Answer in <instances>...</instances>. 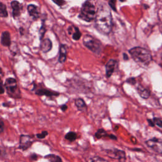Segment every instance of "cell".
<instances>
[{
    "instance_id": "obj_19",
    "label": "cell",
    "mask_w": 162,
    "mask_h": 162,
    "mask_svg": "<svg viewBox=\"0 0 162 162\" xmlns=\"http://www.w3.org/2000/svg\"><path fill=\"white\" fill-rule=\"evenodd\" d=\"M45 158L47 160H48L50 161L51 162H58V161H62V160L60 158V156H56L55 155H46Z\"/></svg>"
},
{
    "instance_id": "obj_32",
    "label": "cell",
    "mask_w": 162,
    "mask_h": 162,
    "mask_svg": "<svg viewBox=\"0 0 162 162\" xmlns=\"http://www.w3.org/2000/svg\"><path fill=\"white\" fill-rule=\"evenodd\" d=\"M3 77V70L1 69L0 68V82H2V79Z\"/></svg>"
},
{
    "instance_id": "obj_2",
    "label": "cell",
    "mask_w": 162,
    "mask_h": 162,
    "mask_svg": "<svg viewBox=\"0 0 162 162\" xmlns=\"http://www.w3.org/2000/svg\"><path fill=\"white\" fill-rule=\"evenodd\" d=\"M129 53L132 58L136 62L141 63L146 65H149L152 60V56L150 52L141 47H135L129 50Z\"/></svg>"
},
{
    "instance_id": "obj_28",
    "label": "cell",
    "mask_w": 162,
    "mask_h": 162,
    "mask_svg": "<svg viewBox=\"0 0 162 162\" xmlns=\"http://www.w3.org/2000/svg\"><path fill=\"white\" fill-rule=\"evenodd\" d=\"M4 131V122L0 119V134Z\"/></svg>"
},
{
    "instance_id": "obj_26",
    "label": "cell",
    "mask_w": 162,
    "mask_h": 162,
    "mask_svg": "<svg viewBox=\"0 0 162 162\" xmlns=\"http://www.w3.org/2000/svg\"><path fill=\"white\" fill-rule=\"evenodd\" d=\"M109 4L114 11H116V0H109Z\"/></svg>"
},
{
    "instance_id": "obj_31",
    "label": "cell",
    "mask_w": 162,
    "mask_h": 162,
    "mask_svg": "<svg viewBox=\"0 0 162 162\" xmlns=\"http://www.w3.org/2000/svg\"><path fill=\"white\" fill-rule=\"evenodd\" d=\"M60 108H61V110H62L63 112L66 111V109H67V108H68L67 106H66V104H63V105H61Z\"/></svg>"
},
{
    "instance_id": "obj_33",
    "label": "cell",
    "mask_w": 162,
    "mask_h": 162,
    "mask_svg": "<svg viewBox=\"0 0 162 162\" xmlns=\"http://www.w3.org/2000/svg\"><path fill=\"white\" fill-rule=\"evenodd\" d=\"M31 159L33 160H37V156L36 155H32V156H31Z\"/></svg>"
},
{
    "instance_id": "obj_10",
    "label": "cell",
    "mask_w": 162,
    "mask_h": 162,
    "mask_svg": "<svg viewBox=\"0 0 162 162\" xmlns=\"http://www.w3.org/2000/svg\"><path fill=\"white\" fill-rule=\"evenodd\" d=\"M117 65V61L114 60H110L108 61L106 65V75L107 77H110L114 70L115 69Z\"/></svg>"
},
{
    "instance_id": "obj_15",
    "label": "cell",
    "mask_w": 162,
    "mask_h": 162,
    "mask_svg": "<svg viewBox=\"0 0 162 162\" xmlns=\"http://www.w3.org/2000/svg\"><path fill=\"white\" fill-rule=\"evenodd\" d=\"M27 10L28 13H29L30 16L32 17V18H34L36 20V19L39 18V12H38L37 8L36 6L34 5V4H30V5H28L27 7Z\"/></svg>"
},
{
    "instance_id": "obj_8",
    "label": "cell",
    "mask_w": 162,
    "mask_h": 162,
    "mask_svg": "<svg viewBox=\"0 0 162 162\" xmlns=\"http://www.w3.org/2000/svg\"><path fill=\"white\" fill-rule=\"evenodd\" d=\"M107 154L109 156V158L118 159V160H122L126 158V154L124 151L118 150L117 149L115 150H107Z\"/></svg>"
},
{
    "instance_id": "obj_27",
    "label": "cell",
    "mask_w": 162,
    "mask_h": 162,
    "mask_svg": "<svg viewBox=\"0 0 162 162\" xmlns=\"http://www.w3.org/2000/svg\"><path fill=\"white\" fill-rule=\"evenodd\" d=\"M52 1H54L56 4H58V6H61L64 4L63 0H52Z\"/></svg>"
},
{
    "instance_id": "obj_3",
    "label": "cell",
    "mask_w": 162,
    "mask_h": 162,
    "mask_svg": "<svg viewBox=\"0 0 162 162\" xmlns=\"http://www.w3.org/2000/svg\"><path fill=\"white\" fill-rule=\"evenodd\" d=\"M96 9L94 4L90 1L85 2L81 9L79 18L85 22H91L95 19L96 15Z\"/></svg>"
},
{
    "instance_id": "obj_30",
    "label": "cell",
    "mask_w": 162,
    "mask_h": 162,
    "mask_svg": "<svg viewBox=\"0 0 162 162\" xmlns=\"http://www.w3.org/2000/svg\"><path fill=\"white\" fill-rule=\"evenodd\" d=\"M127 82L128 83H130L131 84H134L136 83V80L134 78H131V79H128V80H127Z\"/></svg>"
},
{
    "instance_id": "obj_4",
    "label": "cell",
    "mask_w": 162,
    "mask_h": 162,
    "mask_svg": "<svg viewBox=\"0 0 162 162\" xmlns=\"http://www.w3.org/2000/svg\"><path fill=\"white\" fill-rule=\"evenodd\" d=\"M83 44L90 51L96 55H100L102 51V44L96 38L90 35H85L83 39Z\"/></svg>"
},
{
    "instance_id": "obj_38",
    "label": "cell",
    "mask_w": 162,
    "mask_h": 162,
    "mask_svg": "<svg viewBox=\"0 0 162 162\" xmlns=\"http://www.w3.org/2000/svg\"><path fill=\"white\" fill-rule=\"evenodd\" d=\"M120 1H124V0H120Z\"/></svg>"
},
{
    "instance_id": "obj_34",
    "label": "cell",
    "mask_w": 162,
    "mask_h": 162,
    "mask_svg": "<svg viewBox=\"0 0 162 162\" xmlns=\"http://www.w3.org/2000/svg\"><path fill=\"white\" fill-rule=\"evenodd\" d=\"M148 122H149V123H150L151 126L153 127V126H155V123H154V122H153V120H148Z\"/></svg>"
},
{
    "instance_id": "obj_25",
    "label": "cell",
    "mask_w": 162,
    "mask_h": 162,
    "mask_svg": "<svg viewBox=\"0 0 162 162\" xmlns=\"http://www.w3.org/2000/svg\"><path fill=\"white\" fill-rule=\"evenodd\" d=\"M47 134H48V133H47V131H43L40 133V134H37L36 137L38 139H43Z\"/></svg>"
},
{
    "instance_id": "obj_16",
    "label": "cell",
    "mask_w": 162,
    "mask_h": 162,
    "mask_svg": "<svg viewBox=\"0 0 162 162\" xmlns=\"http://www.w3.org/2000/svg\"><path fill=\"white\" fill-rule=\"evenodd\" d=\"M11 5L13 9V16L14 18H17L20 15V6L19 3L17 1H13L12 2Z\"/></svg>"
},
{
    "instance_id": "obj_14",
    "label": "cell",
    "mask_w": 162,
    "mask_h": 162,
    "mask_svg": "<svg viewBox=\"0 0 162 162\" xmlns=\"http://www.w3.org/2000/svg\"><path fill=\"white\" fill-rule=\"evenodd\" d=\"M1 42L3 46L8 47L11 45V38L10 34L8 31H4L2 33Z\"/></svg>"
},
{
    "instance_id": "obj_13",
    "label": "cell",
    "mask_w": 162,
    "mask_h": 162,
    "mask_svg": "<svg viewBox=\"0 0 162 162\" xmlns=\"http://www.w3.org/2000/svg\"><path fill=\"white\" fill-rule=\"evenodd\" d=\"M69 33L70 34H72V38L75 41L79 40L82 36L79 28L75 26H71L69 28Z\"/></svg>"
},
{
    "instance_id": "obj_24",
    "label": "cell",
    "mask_w": 162,
    "mask_h": 162,
    "mask_svg": "<svg viewBox=\"0 0 162 162\" xmlns=\"http://www.w3.org/2000/svg\"><path fill=\"white\" fill-rule=\"evenodd\" d=\"M153 120L155 125H156L158 127L162 128V120H161L160 118H155Z\"/></svg>"
},
{
    "instance_id": "obj_7",
    "label": "cell",
    "mask_w": 162,
    "mask_h": 162,
    "mask_svg": "<svg viewBox=\"0 0 162 162\" xmlns=\"http://www.w3.org/2000/svg\"><path fill=\"white\" fill-rule=\"evenodd\" d=\"M33 143L31 137L27 135H21L19 142V149L26 151L29 148Z\"/></svg>"
},
{
    "instance_id": "obj_11",
    "label": "cell",
    "mask_w": 162,
    "mask_h": 162,
    "mask_svg": "<svg viewBox=\"0 0 162 162\" xmlns=\"http://www.w3.org/2000/svg\"><path fill=\"white\" fill-rule=\"evenodd\" d=\"M40 47L43 53H47L52 49V42L49 39H42Z\"/></svg>"
},
{
    "instance_id": "obj_1",
    "label": "cell",
    "mask_w": 162,
    "mask_h": 162,
    "mask_svg": "<svg viewBox=\"0 0 162 162\" xmlns=\"http://www.w3.org/2000/svg\"><path fill=\"white\" fill-rule=\"evenodd\" d=\"M95 25L97 29L103 34H108L111 32L113 22L110 9L106 5H101L98 9Z\"/></svg>"
},
{
    "instance_id": "obj_17",
    "label": "cell",
    "mask_w": 162,
    "mask_h": 162,
    "mask_svg": "<svg viewBox=\"0 0 162 162\" xmlns=\"http://www.w3.org/2000/svg\"><path fill=\"white\" fill-rule=\"evenodd\" d=\"M137 92L141 96V98L144 99H147L150 96V90L142 86L141 85H139L137 88Z\"/></svg>"
},
{
    "instance_id": "obj_6",
    "label": "cell",
    "mask_w": 162,
    "mask_h": 162,
    "mask_svg": "<svg viewBox=\"0 0 162 162\" xmlns=\"http://www.w3.org/2000/svg\"><path fill=\"white\" fill-rule=\"evenodd\" d=\"M146 144L155 152L162 154V140L158 138H153L146 142Z\"/></svg>"
},
{
    "instance_id": "obj_23",
    "label": "cell",
    "mask_w": 162,
    "mask_h": 162,
    "mask_svg": "<svg viewBox=\"0 0 162 162\" xmlns=\"http://www.w3.org/2000/svg\"><path fill=\"white\" fill-rule=\"evenodd\" d=\"M45 32H46L45 26V24L42 23V26H41V27L40 28V30H39V36H40V39L41 40H42V38H43Z\"/></svg>"
},
{
    "instance_id": "obj_35",
    "label": "cell",
    "mask_w": 162,
    "mask_h": 162,
    "mask_svg": "<svg viewBox=\"0 0 162 162\" xmlns=\"http://www.w3.org/2000/svg\"><path fill=\"white\" fill-rule=\"evenodd\" d=\"M98 160H100V161H105L104 159H102V158H99V159H93L91 160V161H98Z\"/></svg>"
},
{
    "instance_id": "obj_21",
    "label": "cell",
    "mask_w": 162,
    "mask_h": 162,
    "mask_svg": "<svg viewBox=\"0 0 162 162\" xmlns=\"http://www.w3.org/2000/svg\"><path fill=\"white\" fill-rule=\"evenodd\" d=\"M0 17H8V12L6 6L3 3H0Z\"/></svg>"
},
{
    "instance_id": "obj_22",
    "label": "cell",
    "mask_w": 162,
    "mask_h": 162,
    "mask_svg": "<svg viewBox=\"0 0 162 162\" xmlns=\"http://www.w3.org/2000/svg\"><path fill=\"white\" fill-rule=\"evenodd\" d=\"M107 136L108 134H107L106 131L104 129H99L96 133V134H95V136H96L97 139H100V138H101L103 137H105Z\"/></svg>"
},
{
    "instance_id": "obj_9",
    "label": "cell",
    "mask_w": 162,
    "mask_h": 162,
    "mask_svg": "<svg viewBox=\"0 0 162 162\" xmlns=\"http://www.w3.org/2000/svg\"><path fill=\"white\" fill-rule=\"evenodd\" d=\"M36 94L38 96H46L47 97H53V96H58L60 94L58 93L56 91H52L51 90L42 88L37 89L36 91Z\"/></svg>"
},
{
    "instance_id": "obj_29",
    "label": "cell",
    "mask_w": 162,
    "mask_h": 162,
    "mask_svg": "<svg viewBox=\"0 0 162 162\" xmlns=\"http://www.w3.org/2000/svg\"><path fill=\"white\" fill-rule=\"evenodd\" d=\"M4 88H5V87L3 86V82H0V94H3L4 93Z\"/></svg>"
},
{
    "instance_id": "obj_20",
    "label": "cell",
    "mask_w": 162,
    "mask_h": 162,
    "mask_svg": "<svg viewBox=\"0 0 162 162\" xmlns=\"http://www.w3.org/2000/svg\"><path fill=\"white\" fill-rule=\"evenodd\" d=\"M77 134H76V133L74 132H70L67 133L65 136V139L69 141L70 142H73L75 141L76 139H77Z\"/></svg>"
},
{
    "instance_id": "obj_36",
    "label": "cell",
    "mask_w": 162,
    "mask_h": 162,
    "mask_svg": "<svg viewBox=\"0 0 162 162\" xmlns=\"http://www.w3.org/2000/svg\"><path fill=\"white\" fill-rule=\"evenodd\" d=\"M123 55H124V60H128V59L127 55H126V54H123Z\"/></svg>"
},
{
    "instance_id": "obj_12",
    "label": "cell",
    "mask_w": 162,
    "mask_h": 162,
    "mask_svg": "<svg viewBox=\"0 0 162 162\" xmlns=\"http://www.w3.org/2000/svg\"><path fill=\"white\" fill-rule=\"evenodd\" d=\"M67 55V46L65 45H61L60 46V56L58 61L60 63H63L66 60Z\"/></svg>"
},
{
    "instance_id": "obj_5",
    "label": "cell",
    "mask_w": 162,
    "mask_h": 162,
    "mask_svg": "<svg viewBox=\"0 0 162 162\" xmlns=\"http://www.w3.org/2000/svg\"><path fill=\"white\" fill-rule=\"evenodd\" d=\"M4 87L9 96L15 99L21 98L20 90L15 79L12 77L7 79L4 83Z\"/></svg>"
},
{
    "instance_id": "obj_37",
    "label": "cell",
    "mask_w": 162,
    "mask_h": 162,
    "mask_svg": "<svg viewBox=\"0 0 162 162\" xmlns=\"http://www.w3.org/2000/svg\"><path fill=\"white\" fill-rule=\"evenodd\" d=\"M1 153H2V151H1V148L0 147V156L1 155Z\"/></svg>"
},
{
    "instance_id": "obj_18",
    "label": "cell",
    "mask_w": 162,
    "mask_h": 162,
    "mask_svg": "<svg viewBox=\"0 0 162 162\" xmlns=\"http://www.w3.org/2000/svg\"><path fill=\"white\" fill-rule=\"evenodd\" d=\"M75 104L79 111L85 112L87 109L86 103L82 98H77L75 100Z\"/></svg>"
}]
</instances>
